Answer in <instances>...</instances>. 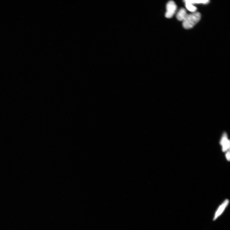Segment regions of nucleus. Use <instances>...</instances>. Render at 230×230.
Here are the masks:
<instances>
[{
	"mask_svg": "<svg viewBox=\"0 0 230 230\" xmlns=\"http://www.w3.org/2000/svg\"><path fill=\"white\" fill-rule=\"evenodd\" d=\"M229 155H230V151L229 150L227 152L226 155L227 159H228V161H229Z\"/></svg>",
	"mask_w": 230,
	"mask_h": 230,
	"instance_id": "9",
	"label": "nucleus"
},
{
	"mask_svg": "<svg viewBox=\"0 0 230 230\" xmlns=\"http://www.w3.org/2000/svg\"><path fill=\"white\" fill-rule=\"evenodd\" d=\"M227 136L226 133H225L223 135L222 137L220 143L221 145H223L227 140Z\"/></svg>",
	"mask_w": 230,
	"mask_h": 230,
	"instance_id": "8",
	"label": "nucleus"
},
{
	"mask_svg": "<svg viewBox=\"0 0 230 230\" xmlns=\"http://www.w3.org/2000/svg\"><path fill=\"white\" fill-rule=\"evenodd\" d=\"M229 143V141L228 140H227L226 142L223 145V151L225 152L229 148L230 145Z\"/></svg>",
	"mask_w": 230,
	"mask_h": 230,
	"instance_id": "7",
	"label": "nucleus"
},
{
	"mask_svg": "<svg viewBox=\"0 0 230 230\" xmlns=\"http://www.w3.org/2000/svg\"><path fill=\"white\" fill-rule=\"evenodd\" d=\"M185 9L181 8L178 12L176 17L178 20L180 21H183L188 15Z\"/></svg>",
	"mask_w": 230,
	"mask_h": 230,
	"instance_id": "3",
	"label": "nucleus"
},
{
	"mask_svg": "<svg viewBox=\"0 0 230 230\" xmlns=\"http://www.w3.org/2000/svg\"><path fill=\"white\" fill-rule=\"evenodd\" d=\"M229 203V200L228 199H226V200L223 202V203L220 205L216 212L215 216L214 217V220H216L217 218L222 214L223 211L225 209V208L227 206Z\"/></svg>",
	"mask_w": 230,
	"mask_h": 230,
	"instance_id": "4",
	"label": "nucleus"
},
{
	"mask_svg": "<svg viewBox=\"0 0 230 230\" xmlns=\"http://www.w3.org/2000/svg\"><path fill=\"white\" fill-rule=\"evenodd\" d=\"M177 5L173 1H169L166 5L167 11L165 14V17L168 18L172 17L175 14L177 10Z\"/></svg>",
	"mask_w": 230,
	"mask_h": 230,
	"instance_id": "2",
	"label": "nucleus"
},
{
	"mask_svg": "<svg viewBox=\"0 0 230 230\" xmlns=\"http://www.w3.org/2000/svg\"><path fill=\"white\" fill-rule=\"evenodd\" d=\"M187 1L193 5L194 4H207L210 2L208 0H186Z\"/></svg>",
	"mask_w": 230,
	"mask_h": 230,
	"instance_id": "5",
	"label": "nucleus"
},
{
	"mask_svg": "<svg viewBox=\"0 0 230 230\" xmlns=\"http://www.w3.org/2000/svg\"><path fill=\"white\" fill-rule=\"evenodd\" d=\"M201 17V15L198 12L188 14L183 21V25L184 28L186 29L192 28L200 21Z\"/></svg>",
	"mask_w": 230,
	"mask_h": 230,
	"instance_id": "1",
	"label": "nucleus"
},
{
	"mask_svg": "<svg viewBox=\"0 0 230 230\" xmlns=\"http://www.w3.org/2000/svg\"><path fill=\"white\" fill-rule=\"evenodd\" d=\"M185 3V7L190 12L194 13L196 12L197 8L193 5L187 1L186 0L184 1Z\"/></svg>",
	"mask_w": 230,
	"mask_h": 230,
	"instance_id": "6",
	"label": "nucleus"
}]
</instances>
